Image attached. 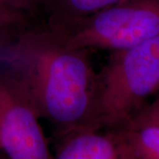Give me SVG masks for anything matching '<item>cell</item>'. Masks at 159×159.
Masks as SVG:
<instances>
[{"label": "cell", "instance_id": "8", "mask_svg": "<svg viewBox=\"0 0 159 159\" xmlns=\"http://www.w3.org/2000/svg\"><path fill=\"white\" fill-rule=\"evenodd\" d=\"M31 14L13 0H0V36L13 39L31 26Z\"/></svg>", "mask_w": 159, "mask_h": 159}, {"label": "cell", "instance_id": "2", "mask_svg": "<svg viewBox=\"0 0 159 159\" xmlns=\"http://www.w3.org/2000/svg\"><path fill=\"white\" fill-rule=\"evenodd\" d=\"M159 90V35L141 44L111 52L97 74L94 128L125 125Z\"/></svg>", "mask_w": 159, "mask_h": 159}, {"label": "cell", "instance_id": "3", "mask_svg": "<svg viewBox=\"0 0 159 159\" xmlns=\"http://www.w3.org/2000/svg\"><path fill=\"white\" fill-rule=\"evenodd\" d=\"M44 28L71 49L123 51L159 35V0H128L72 22Z\"/></svg>", "mask_w": 159, "mask_h": 159}, {"label": "cell", "instance_id": "4", "mask_svg": "<svg viewBox=\"0 0 159 159\" xmlns=\"http://www.w3.org/2000/svg\"><path fill=\"white\" fill-rule=\"evenodd\" d=\"M39 115L20 82L0 73V151L7 159H54Z\"/></svg>", "mask_w": 159, "mask_h": 159}, {"label": "cell", "instance_id": "12", "mask_svg": "<svg viewBox=\"0 0 159 159\" xmlns=\"http://www.w3.org/2000/svg\"><path fill=\"white\" fill-rule=\"evenodd\" d=\"M150 103H153V104H159V90L157 91V97L155 98L154 102H150Z\"/></svg>", "mask_w": 159, "mask_h": 159}, {"label": "cell", "instance_id": "11", "mask_svg": "<svg viewBox=\"0 0 159 159\" xmlns=\"http://www.w3.org/2000/svg\"><path fill=\"white\" fill-rule=\"evenodd\" d=\"M13 39L10 38H6V37H2L0 36V57L2 54H4L6 52L7 47L10 45L11 42Z\"/></svg>", "mask_w": 159, "mask_h": 159}, {"label": "cell", "instance_id": "7", "mask_svg": "<svg viewBox=\"0 0 159 159\" xmlns=\"http://www.w3.org/2000/svg\"><path fill=\"white\" fill-rule=\"evenodd\" d=\"M139 159H159V125L131 124L119 127Z\"/></svg>", "mask_w": 159, "mask_h": 159}, {"label": "cell", "instance_id": "6", "mask_svg": "<svg viewBox=\"0 0 159 159\" xmlns=\"http://www.w3.org/2000/svg\"><path fill=\"white\" fill-rule=\"evenodd\" d=\"M128 0H45L49 12L46 28H54L88 17Z\"/></svg>", "mask_w": 159, "mask_h": 159}, {"label": "cell", "instance_id": "1", "mask_svg": "<svg viewBox=\"0 0 159 159\" xmlns=\"http://www.w3.org/2000/svg\"><path fill=\"white\" fill-rule=\"evenodd\" d=\"M4 57L8 72L58 139L74 131L95 129L97 74L88 51L68 48L44 27L31 25L11 41Z\"/></svg>", "mask_w": 159, "mask_h": 159}, {"label": "cell", "instance_id": "9", "mask_svg": "<svg viewBox=\"0 0 159 159\" xmlns=\"http://www.w3.org/2000/svg\"><path fill=\"white\" fill-rule=\"evenodd\" d=\"M127 123L138 125L149 124L159 125V104H146Z\"/></svg>", "mask_w": 159, "mask_h": 159}, {"label": "cell", "instance_id": "5", "mask_svg": "<svg viewBox=\"0 0 159 159\" xmlns=\"http://www.w3.org/2000/svg\"><path fill=\"white\" fill-rule=\"evenodd\" d=\"M58 140L54 159H139L119 128L82 129Z\"/></svg>", "mask_w": 159, "mask_h": 159}, {"label": "cell", "instance_id": "10", "mask_svg": "<svg viewBox=\"0 0 159 159\" xmlns=\"http://www.w3.org/2000/svg\"><path fill=\"white\" fill-rule=\"evenodd\" d=\"M17 4H19L20 6L28 11L32 15L34 10L37 8V6L39 4V0H13Z\"/></svg>", "mask_w": 159, "mask_h": 159}, {"label": "cell", "instance_id": "13", "mask_svg": "<svg viewBox=\"0 0 159 159\" xmlns=\"http://www.w3.org/2000/svg\"><path fill=\"white\" fill-rule=\"evenodd\" d=\"M0 159H7L3 154L1 153V151H0Z\"/></svg>", "mask_w": 159, "mask_h": 159}]
</instances>
